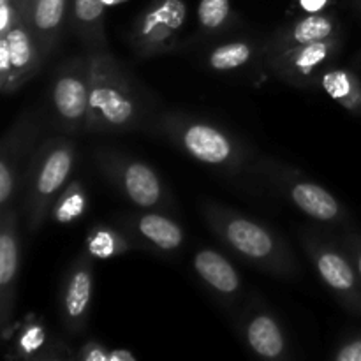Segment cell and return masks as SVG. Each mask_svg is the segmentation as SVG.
Here are the masks:
<instances>
[{
  "mask_svg": "<svg viewBox=\"0 0 361 361\" xmlns=\"http://www.w3.org/2000/svg\"><path fill=\"white\" fill-rule=\"evenodd\" d=\"M154 99L133 71L108 49L90 53V115L87 133L147 130Z\"/></svg>",
  "mask_w": 361,
  "mask_h": 361,
  "instance_id": "obj_1",
  "label": "cell"
},
{
  "mask_svg": "<svg viewBox=\"0 0 361 361\" xmlns=\"http://www.w3.org/2000/svg\"><path fill=\"white\" fill-rule=\"evenodd\" d=\"M356 4H358V7L361 9V0H356Z\"/></svg>",
  "mask_w": 361,
  "mask_h": 361,
  "instance_id": "obj_33",
  "label": "cell"
},
{
  "mask_svg": "<svg viewBox=\"0 0 361 361\" xmlns=\"http://www.w3.org/2000/svg\"><path fill=\"white\" fill-rule=\"evenodd\" d=\"M317 87L323 88L342 108L361 116V76L355 71L328 67L317 80Z\"/></svg>",
  "mask_w": 361,
  "mask_h": 361,
  "instance_id": "obj_23",
  "label": "cell"
},
{
  "mask_svg": "<svg viewBox=\"0 0 361 361\" xmlns=\"http://www.w3.org/2000/svg\"><path fill=\"white\" fill-rule=\"evenodd\" d=\"M85 250L94 259H111L134 250V245L120 228L109 224H95L88 229Z\"/></svg>",
  "mask_w": 361,
  "mask_h": 361,
  "instance_id": "obj_24",
  "label": "cell"
},
{
  "mask_svg": "<svg viewBox=\"0 0 361 361\" xmlns=\"http://www.w3.org/2000/svg\"><path fill=\"white\" fill-rule=\"evenodd\" d=\"M300 242L321 282L337 302L349 312L361 314V279L345 249H338L314 231H303Z\"/></svg>",
  "mask_w": 361,
  "mask_h": 361,
  "instance_id": "obj_8",
  "label": "cell"
},
{
  "mask_svg": "<svg viewBox=\"0 0 361 361\" xmlns=\"http://www.w3.org/2000/svg\"><path fill=\"white\" fill-rule=\"evenodd\" d=\"M76 147L69 137L53 136L35 147L25 169V224L30 235L44 226L56 196L74 169Z\"/></svg>",
  "mask_w": 361,
  "mask_h": 361,
  "instance_id": "obj_4",
  "label": "cell"
},
{
  "mask_svg": "<svg viewBox=\"0 0 361 361\" xmlns=\"http://www.w3.org/2000/svg\"><path fill=\"white\" fill-rule=\"evenodd\" d=\"M256 171L267 180L275 190L284 194L300 212L326 224H341L348 219L344 204L328 189L321 187L309 176L300 173L293 166L274 159H261L254 162Z\"/></svg>",
  "mask_w": 361,
  "mask_h": 361,
  "instance_id": "obj_7",
  "label": "cell"
},
{
  "mask_svg": "<svg viewBox=\"0 0 361 361\" xmlns=\"http://www.w3.org/2000/svg\"><path fill=\"white\" fill-rule=\"evenodd\" d=\"M106 7L104 0H71L69 23L85 51L108 49L104 28Z\"/></svg>",
  "mask_w": 361,
  "mask_h": 361,
  "instance_id": "obj_20",
  "label": "cell"
},
{
  "mask_svg": "<svg viewBox=\"0 0 361 361\" xmlns=\"http://www.w3.org/2000/svg\"><path fill=\"white\" fill-rule=\"evenodd\" d=\"M331 37H338V25L334 18L321 13L307 14V16L298 18L291 23L282 25L270 37H267L264 51L309 44V42L324 41V39Z\"/></svg>",
  "mask_w": 361,
  "mask_h": 361,
  "instance_id": "obj_18",
  "label": "cell"
},
{
  "mask_svg": "<svg viewBox=\"0 0 361 361\" xmlns=\"http://www.w3.org/2000/svg\"><path fill=\"white\" fill-rule=\"evenodd\" d=\"M118 228L126 233L134 249L162 256L178 252L185 242V231L175 219L169 217L168 212L141 210L122 215Z\"/></svg>",
  "mask_w": 361,
  "mask_h": 361,
  "instance_id": "obj_14",
  "label": "cell"
},
{
  "mask_svg": "<svg viewBox=\"0 0 361 361\" xmlns=\"http://www.w3.org/2000/svg\"><path fill=\"white\" fill-rule=\"evenodd\" d=\"M238 335L247 348L264 360H286L289 345L279 317L263 303H252L242 314Z\"/></svg>",
  "mask_w": 361,
  "mask_h": 361,
  "instance_id": "obj_16",
  "label": "cell"
},
{
  "mask_svg": "<svg viewBox=\"0 0 361 361\" xmlns=\"http://www.w3.org/2000/svg\"><path fill=\"white\" fill-rule=\"evenodd\" d=\"M13 2L16 4L21 18H23V20H27L28 14H30V11H32V7L35 6V2H37V0H13Z\"/></svg>",
  "mask_w": 361,
  "mask_h": 361,
  "instance_id": "obj_32",
  "label": "cell"
},
{
  "mask_svg": "<svg viewBox=\"0 0 361 361\" xmlns=\"http://www.w3.org/2000/svg\"><path fill=\"white\" fill-rule=\"evenodd\" d=\"M94 295V257L81 250L69 264L60 289V319L69 335H80L87 328Z\"/></svg>",
  "mask_w": 361,
  "mask_h": 361,
  "instance_id": "obj_15",
  "label": "cell"
},
{
  "mask_svg": "<svg viewBox=\"0 0 361 361\" xmlns=\"http://www.w3.org/2000/svg\"><path fill=\"white\" fill-rule=\"evenodd\" d=\"M27 21L21 18L0 35V90L11 95L30 81L46 63Z\"/></svg>",
  "mask_w": 361,
  "mask_h": 361,
  "instance_id": "obj_12",
  "label": "cell"
},
{
  "mask_svg": "<svg viewBox=\"0 0 361 361\" xmlns=\"http://www.w3.org/2000/svg\"><path fill=\"white\" fill-rule=\"evenodd\" d=\"M20 219L14 204L0 208V334L4 341L13 337L14 303L20 275Z\"/></svg>",
  "mask_w": 361,
  "mask_h": 361,
  "instance_id": "obj_13",
  "label": "cell"
},
{
  "mask_svg": "<svg viewBox=\"0 0 361 361\" xmlns=\"http://www.w3.org/2000/svg\"><path fill=\"white\" fill-rule=\"evenodd\" d=\"M78 361H109L111 360V349L97 341H87L80 348V351L74 355Z\"/></svg>",
  "mask_w": 361,
  "mask_h": 361,
  "instance_id": "obj_27",
  "label": "cell"
},
{
  "mask_svg": "<svg viewBox=\"0 0 361 361\" xmlns=\"http://www.w3.org/2000/svg\"><path fill=\"white\" fill-rule=\"evenodd\" d=\"M42 130L37 111H25L11 123L0 143V208L13 204L23 185V164H28L35 150V141Z\"/></svg>",
  "mask_w": 361,
  "mask_h": 361,
  "instance_id": "obj_11",
  "label": "cell"
},
{
  "mask_svg": "<svg viewBox=\"0 0 361 361\" xmlns=\"http://www.w3.org/2000/svg\"><path fill=\"white\" fill-rule=\"evenodd\" d=\"M345 252L349 254L351 261L355 263L356 270H358V275L361 279V236L351 235L345 240Z\"/></svg>",
  "mask_w": 361,
  "mask_h": 361,
  "instance_id": "obj_29",
  "label": "cell"
},
{
  "mask_svg": "<svg viewBox=\"0 0 361 361\" xmlns=\"http://www.w3.org/2000/svg\"><path fill=\"white\" fill-rule=\"evenodd\" d=\"M69 11V0H37L25 20L46 59L59 46Z\"/></svg>",
  "mask_w": 361,
  "mask_h": 361,
  "instance_id": "obj_19",
  "label": "cell"
},
{
  "mask_svg": "<svg viewBox=\"0 0 361 361\" xmlns=\"http://www.w3.org/2000/svg\"><path fill=\"white\" fill-rule=\"evenodd\" d=\"M49 108L53 123L63 134L87 133L90 115V53H80L56 67L49 87Z\"/></svg>",
  "mask_w": 361,
  "mask_h": 361,
  "instance_id": "obj_6",
  "label": "cell"
},
{
  "mask_svg": "<svg viewBox=\"0 0 361 361\" xmlns=\"http://www.w3.org/2000/svg\"><path fill=\"white\" fill-rule=\"evenodd\" d=\"M147 133L164 137L194 161L226 175H240L250 164V150L242 137L189 113H155Z\"/></svg>",
  "mask_w": 361,
  "mask_h": 361,
  "instance_id": "obj_3",
  "label": "cell"
},
{
  "mask_svg": "<svg viewBox=\"0 0 361 361\" xmlns=\"http://www.w3.org/2000/svg\"><path fill=\"white\" fill-rule=\"evenodd\" d=\"M201 214L219 240L245 263L281 279L300 275V264L284 236L256 219L217 203H203Z\"/></svg>",
  "mask_w": 361,
  "mask_h": 361,
  "instance_id": "obj_2",
  "label": "cell"
},
{
  "mask_svg": "<svg viewBox=\"0 0 361 361\" xmlns=\"http://www.w3.org/2000/svg\"><path fill=\"white\" fill-rule=\"evenodd\" d=\"M335 361H361V334L351 335L338 344L334 353Z\"/></svg>",
  "mask_w": 361,
  "mask_h": 361,
  "instance_id": "obj_28",
  "label": "cell"
},
{
  "mask_svg": "<svg viewBox=\"0 0 361 361\" xmlns=\"http://www.w3.org/2000/svg\"><path fill=\"white\" fill-rule=\"evenodd\" d=\"M94 161L102 176L134 207L161 212H169L173 208L171 192L148 162L109 147L97 148L94 152Z\"/></svg>",
  "mask_w": 361,
  "mask_h": 361,
  "instance_id": "obj_5",
  "label": "cell"
},
{
  "mask_svg": "<svg viewBox=\"0 0 361 361\" xmlns=\"http://www.w3.org/2000/svg\"><path fill=\"white\" fill-rule=\"evenodd\" d=\"M187 20L183 0H152L134 20L129 44L140 59L168 55L178 46Z\"/></svg>",
  "mask_w": 361,
  "mask_h": 361,
  "instance_id": "obj_9",
  "label": "cell"
},
{
  "mask_svg": "<svg viewBox=\"0 0 361 361\" xmlns=\"http://www.w3.org/2000/svg\"><path fill=\"white\" fill-rule=\"evenodd\" d=\"M298 2H300V7H302L307 14H314V13H319L321 9H324L330 0H298Z\"/></svg>",
  "mask_w": 361,
  "mask_h": 361,
  "instance_id": "obj_30",
  "label": "cell"
},
{
  "mask_svg": "<svg viewBox=\"0 0 361 361\" xmlns=\"http://www.w3.org/2000/svg\"><path fill=\"white\" fill-rule=\"evenodd\" d=\"M264 39H236V41H226L214 46L204 55L208 69L215 73H233L242 67L252 63L256 59H263Z\"/></svg>",
  "mask_w": 361,
  "mask_h": 361,
  "instance_id": "obj_22",
  "label": "cell"
},
{
  "mask_svg": "<svg viewBox=\"0 0 361 361\" xmlns=\"http://www.w3.org/2000/svg\"><path fill=\"white\" fill-rule=\"evenodd\" d=\"M14 355L25 360H67L74 358L62 341H48V331L41 319L30 316L16 326L14 335Z\"/></svg>",
  "mask_w": 361,
  "mask_h": 361,
  "instance_id": "obj_21",
  "label": "cell"
},
{
  "mask_svg": "<svg viewBox=\"0 0 361 361\" xmlns=\"http://www.w3.org/2000/svg\"><path fill=\"white\" fill-rule=\"evenodd\" d=\"M341 48L342 41L338 35L309 44L264 51L261 60L286 83L295 87H317V80L328 69V63L338 55Z\"/></svg>",
  "mask_w": 361,
  "mask_h": 361,
  "instance_id": "obj_10",
  "label": "cell"
},
{
  "mask_svg": "<svg viewBox=\"0 0 361 361\" xmlns=\"http://www.w3.org/2000/svg\"><path fill=\"white\" fill-rule=\"evenodd\" d=\"M137 358L129 351V349L123 348H115L111 349V360L109 361H136Z\"/></svg>",
  "mask_w": 361,
  "mask_h": 361,
  "instance_id": "obj_31",
  "label": "cell"
},
{
  "mask_svg": "<svg viewBox=\"0 0 361 361\" xmlns=\"http://www.w3.org/2000/svg\"><path fill=\"white\" fill-rule=\"evenodd\" d=\"M88 196L81 180H71L56 196L49 217L56 224H71L87 214Z\"/></svg>",
  "mask_w": 361,
  "mask_h": 361,
  "instance_id": "obj_25",
  "label": "cell"
},
{
  "mask_svg": "<svg viewBox=\"0 0 361 361\" xmlns=\"http://www.w3.org/2000/svg\"><path fill=\"white\" fill-rule=\"evenodd\" d=\"M192 268L200 281L221 300L229 305L242 293V279L231 261L214 249L197 250L192 257Z\"/></svg>",
  "mask_w": 361,
  "mask_h": 361,
  "instance_id": "obj_17",
  "label": "cell"
},
{
  "mask_svg": "<svg viewBox=\"0 0 361 361\" xmlns=\"http://www.w3.org/2000/svg\"><path fill=\"white\" fill-rule=\"evenodd\" d=\"M197 21L203 37L222 35L233 27L231 0H200Z\"/></svg>",
  "mask_w": 361,
  "mask_h": 361,
  "instance_id": "obj_26",
  "label": "cell"
}]
</instances>
